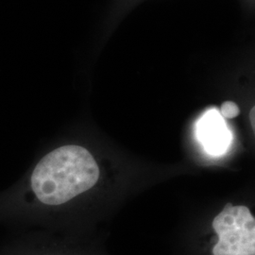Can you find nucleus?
<instances>
[{"mask_svg": "<svg viewBox=\"0 0 255 255\" xmlns=\"http://www.w3.org/2000/svg\"><path fill=\"white\" fill-rule=\"evenodd\" d=\"M199 137L211 154L223 153L230 144L231 135L223 119L216 112L204 117L200 123Z\"/></svg>", "mask_w": 255, "mask_h": 255, "instance_id": "f03ea898", "label": "nucleus"}, {"mask_svg": "<svg viewBox=\"0 0 255 255\" xmlns=\"http://www.w3.org/2000/svg\"><path fill=\"white\" fill-rule=\"evenodd\" d=\"M255 108L254 107L252 111H251V114H250V119H251V123H252V126H253V128L255 129Z\"/></svg>", "mask_w": 255, "mask_h": 255, "instance_id": "20e7f679", "label": "nucleus"}, {"mask_svg": "<svg viewBox=\"0 0 255 255\" xmlns=\"http://www.w3.org/2000/svg\"><path fill=\"white\" fill-rule=\"evenodd\" d=\"M219 237L214 255H255V219L246 206L227 204L213 221Z\"/></svg>", "mask_w": 255, "mask_h": 255, "instance_id": "f257e3e1", "label": "nucleus"}, {"mask_svg": "<svg viewBox=\"0 0 255 255\" xmlns=\"http://www.w3.org/2000/svg\"><path fill=\"white\" fill-rule=\"evenodd\" d=\"M221 116L225 119H232L237 118L239 115L240 111L237 106V103L233 101H225L221 105Z\"/></svg>", "mask_w": 255, "mask_h": 255, "instance_id": "7ed1b4c3", "label": "nucleus"}]
</instances>
